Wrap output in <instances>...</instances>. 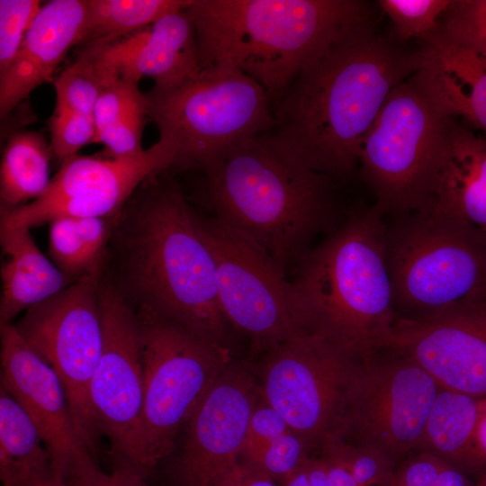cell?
<instances>
[{
  "label": "cell",
  "mask_w": 486,
  "mask_h": 486,
  "mask_svg": "<svg viewBox=\"0 0 486 486\" xmlns=\"http://www.w3.org/2000/svg\"><path fill=\"white\" fill-rule=\"evenodd\" d=\"M142 339V464L148 477L174 450L216 379L230 363L213 343L146 305L137 310Z\"/></svg>",
  "instance_id": "obj_9"
},
{
  "label": "cell",
  "mask_w": 486,
  "mask_h": 486,
  "mask_svg": "<svg viewBox=\"0 0 486 486\" xmlns=\"http://www.w3.org/2000/svg\"><path fill=\"white\" fill-rule=\"evenodd\" d=\"M474 486H486V473L478 477V480L475 482Z\"/></svg>",
  "instance_id": "obj_46"
},
{
  "label": "cell",
  "mask_w": 486,
  "mask_h": 486,
  "mask_svg": "<svg viewBox=\"0 0 486 486\" xmlns=\"http://www.w3.org/2000/svg\"><path fill=\"white\" fill-rule=\"evenodd\" d=\"M454 0H378L377 4L391 19L395 38L401 43L410 39L422 42L438 28L441 16Z\"/></svg>",
  "instance_id": "obj_30"
},
{
  "label": "cell",
  "mask_w": 486,
  "mask_h": 486,
  "mask_svg": "<svg viewBox=\"0 0 486 486\" xmlns=\"http://www.w3.org/2000/svg\"><path fill=\"white\" fill-rule=\"evenodd\" d=\"M437 31L486 56V0H454Z\"/></svg>",
  "instance_id": "obj_33"
},
{
  "label": "cell",
  "mask_w": 486,
  "mask_h": 486,
  "mask_svg": "<svg viewBox=\"0 0 486 486\" xmlns=\"http://www.w3.org/2000/svg\"><path fill=\"white\" fill-rule=\"evenodd\" d=\"M276 482L256 466L239 460L215 486H279Z\"/></svg>",
  "instance_id": "obj_40"
},
{
  "label": "cell",
  "mask_w": 486,
  "mask_h": 486,
  "mask_svg": "<svg viewBox=\"0 0 486 486\" xmlns=\"http://www.w3.org/2000/svg\"><path fill=\"white\" fill-rule=\"evenodd\" d=\"M436 486H474L467 474L457 467L447 464L438 475Z\"/></svg>",
  "instance_id": "obj_44"
},
{
  "label": "cell",
  "mask_w": 486,
  "mask_h": 486,
  "mask_svg": "<svg viewBox=\"0 0 486 486\" xmlns=\"http://www.w3.org/2000/svg\"><path fill=\"white\" fill-rule=\"evenodd\" d=\"M159 140L175 153L172 166L205 169L225 151L272 131L266 90L231 63L214 64L171 87L146 94Z\"/></svg>",
  "instance_id": "obj_8"
},
{
  "label": "cell",
  "mask_w": 486,
  "mask_h": 486,
  "mask_svg": "<svg viewBox=\"0 0 486 486\" xmlns=\"http://www.w3.org/2000/svg\"><path fill=\"white\" fill-rule=\"evenodd\" d=\"M382 346L409 356L440 389L486 398V314L481 308L424 320L396 319Z\"/></svg>",
  "instance_id": "obj_18"
},
{
  "label": "cell",
  "mask_w": 486,
  "mask_h": 486,
  "mask_svg": "<svg viewBox=\"0 0 486 486\" xmlns=\"http://www.w3.org/2000/svg\"><path fill=\"white\" fill-rule=\"evenodd\" d=\"M95 66L100 89L94 142L104 145L110 158L139 157L146 150L142 148V131L148 116L146 94L140 90L139 82Z\"/></svg>",
  "instance_id": "obj_25"
},
{
  "label": "cell",
  "mask_w": 486,
  "mask_h": 486,
  "mask_svg": "<svg viewBox=\"0 0 486 486\" xmlns=\"http://www.w3.org/2000/svg\"><path fill=\"white\" fill-rule=\"evenodd\" d=\"M69 486H148L146 477L130 469L115 467L112 473L102 472L96 464L66 481Z\"/></svg>",
  "instance_id": "obj_38"
},
{
  "label": "cell",
  "mask_w": 486,
  "mask_h": 486,
  "mask_svg": "<svg viewBox=\"0 0 486 486\" xmlns=\"http://www.w3.org/2000/svg\"><path fill=\"white\" fill-rule=\"evenodd\" d=\"M201 69L231 63L276 104L339 38L374 22L359 0H192Z\"/></svg>",
  "instance_id": "obj_2"
},
{
  "label": "cell",
  "mask_w": 486,
  "mask_h": 486,
  "mask_svg": "<svg viewBox=\"0 0 486 486\" xmlns=\"http://www.w3.org/2000/svg\"><path fill=\"white\" fill-rule=\"evenodd\" d=\"M402 44L376 33L374 22L339 38L276 104L273 132L315 171L348 176L391 92L420 69V50Z\"/></svg>",
  "instance_id": "obj_1"
},
{
  "label": "cell",
  "mask_w": 486,
  "mask_h": 486,
  "mask_svg": "<svg viewBox=\"0 0 486 486\" xmlns=\"http://www.w3.org/2000/svg\"><path fill=\"white\" fill-rule=\"evenodd\" d=\"M192 0H86L83 42L108 44L136 32L161 17L186 9Z\"/></svg>",
  "instance_id": "obj_29"
},
{
  "label": "cell",
  "mask_w": 486,
  "mask_h": 486,
  "mask_svg": "<svg viewBox=\"0 0 486 486\" xmlns=\"http://www.w3.org/2000/svg\"><path fill=\"white\" fill-rule=\"evenodd\" d=\"M122 242L127 280L140 305L228 347L230 325L218 300L214 259L180 191L153 190L135 210Z\"/></svg>",
  "instance_id": "obj_4"
},
{
  "label": "cell",
  "mask_w": 486,
  "mask_h": 486,
  "mask_svg": "<svg viewBox=\"0 0 486 486\" xmlns=\"http://www.w3.org/2000/svg\"><path fill=\"white\" fill-rule=\"evenodd\" d=\"M447 464L429 453H412L397 466L392 486H436Z\"/></svg>",
  "instance_id": "obj_37"
},
{
  "label": "cell",
  "mask_w": 486,
  "mask_h": 486,
  "mask_svg": "<svg viewBox=\"0 0 486 486\" xmlns=\"http://www.w3.org/2000/svg\"><path fill=\"white\" fill-rule=\"evenodd\" d=\"M0 326L64 290L72 282L37 247L31 229L0 225Z\"/></svg>",
  "instance_id": "obj_23"
},
{
  "label": "cell",
  "mask_w": 486,
  "mask_h": 486,
  "mask_svg": "<svg viewBox=\"0 0 486 486\" xmlns=\"http://www.w3.org/2000/svg\"><path fill=\"white\" fill-rule=\"evenodd\" d=\"M0 384L36 426L54 475L67 481L96 464L75 428L63 385L53 369L23 340L14 324L0 326Z\"/></svg>",
  "instance_id": "obj_17"
},
{
  "label": "cell",
  "mask_w": 486,
  "mask_h": 486,
  "mask_svg": "<svg viewBox=\"0 0 486 486\" xmlns=\"http://www.w3.org/2000/svg\"><path fill=\"white\" fill-rule=\"evenodd\" d=\"M86 0L42 4L11 67L0 75V114L7 115L52 75L71 47L86 36Z\"/></svg>",
  "instance_id": "obj_20"
},
{
  "label": "cell",
  "mask_w": 486,
  "mask_h": 486,
  "mask_svg": "<svg viewBox=\"0 0 486 486\" xmlns=\"http://www.w3.org/2000/svg\"><path fill=\"white\" fill-rule=\"evenodd\" d=\"M50 151V146L39 132L18 131L9 137L0 169L2 208L23 205L46 192L51 182Z\"/></svg>",
  "instance_id": "obj_28"
},
{
  "label": "cell",
  "mask_w": 486,
  "mask_h": 486,
  "mask_svg": "<svg viewBox=\"0 0 486 486\" xmlns=\"http://www.w3.org/2000/svg\"><path fill=\"white\" fill-rule=\"evenodd\" d=\"M481 309H482V311L486 314V302H484V304L482 306Z\"/></svg>",
  "instance_id": "obj_47"
},
{
  "label": "cell",
  "mask_w": 486,
  "mask_h": 486,
  "mask_svg": "<svg viewBox=\"0 0 486 486\" xmlns=\"http://www.w3.org/2000/svg\"><path fill=\"white\" fill-rule=\"evenodd\" d=\"M279 486H329L320 458L307 457L293 472L282 479Z\"/></svg>",
  "instance_id": "obj_41"
},
{
  "label": "cell",
  "mask_w": 486,
  "mask_h": 486,
  "mask_svg": "<svg viewBox=\"0 0 486 486\" xmlns=\"http://www.w3.org/2000/svg\"><path fill=\"white\" fill-rule=\"evenodd\" d=\"M196 222L214 259L222 313L255 352L312 333L292 282L261 247L216 217Z\"/></svg>",
  "instance_id": "obj_11"
},
{
  "label": "cell",
  "mask_w": 486,
  "mask_h": 486,
  "mask_svg": "<svg viewBox=\"0 0 486 486\" xmlns=\"http://www.w3.org/2000/svg\"><path fill=\"white\" fill-rule=\"evenodd\" d=\"M103 348L89 387L99 434L110 444L117 468L143 469L140 424L143 407L141 329L137 312L112 285L100 284Z\"/></svg>",
  "instance_id": "obj_14"
},
{
  "label": "cell",
  "mask_w": 486,
  "mask_h": 486,
  "mask_svg": "<svg viewBox=\"0 0 486 486\" xmlns=\"http://www.w3.org/2000/svg\"><path fill=\"white\" fill-rule=\"evenodd\" d=\"M52 474L50 458L36 426L0 384V478L3 486H26Z\"/></svg>",
  "instance_id": "obj_26"
},
{
  "label": "cell",
  "mask_w": 486,
  "mask_h": 486,
  "mask_svg": "<svg viewBox=\"0 0 486 486\" xmlns=\"http://www.w3.org/2000/svg\"><path fill=\"white\" fill-rule=\"evenodd\" d=\"M309 449L304 440L290 430L244 461L256 466L278 482L303 464L309 457Z\"/></svg>",
  "instance_id": "obj_35"
},
{
  "label": "cell",
  "mask_w": 486,
  "mask_h": 486,
  "mask_svg": "<svg viewBox=\"0 0 486 486\" xmlns=\"http://www.w3.org/2000/svg\"><path fill=\"white\" fill-rule=\"evenodd\" d=\"M86 46L99 68L136 82L150 77L158 88L178 85L201 70L195 26L187 8L113 42Z\"/></svg>",
  "instance_id": "obj_19"
},
{
  "label": "cell",
  "mask_w": 486,
  "mask_h": 486,
  "mask_svg": "<svg viewBox=\"0 0 486 486\" xmlns=\"http://www.w3.org/2000/svg\"><path fill=\"white\" fill-rule=\"evenodd\" d=\"M290 430L284 418L260 396L251 415L241 459H249L271 441Z\"/></svg>",
  "instance_id": "obj_36"
},
{
  "label": "cell",
  "mask_w": 486,
  "mask_h": 486,
  "mask_svg": "<svg viewBox=\"0 0 486 486\" xmlns=\"http://www.w3.org/2000/svg\"><path fill=\"white\" fill-rule=\"evenodd\" d=\"M477 417L478 399L440 389L417 452L434 454L467 475H478L472 458Z\"/></svg>",
  "instance_id": "obj_27"
},
{
  "label": "cell",
  "mask_w": 486,
  "mask_h": 486,
  "mask_svg": "<svg viewBox=\"0 0 486 486\" xmlns=\"http://www.w3.org/2000/svg\"><path fill=\"white\" fill-rule=\"evenodd\" d=\"M440 388L417 363L382 346L363 355L330 435L380 451L397 466L416 453Z\"/></svg>",
  "instance_id": "obj_10"
},
{
  "label": "cell",
  "mask_w": 486,
  "mask_h": 486,
  "mask_svg": "<svg viewBox=\"0 0 486 486\" xmlns=\"http://www.w3.org/2000/svg\"><path fill=\"white\" fill-rule=\"evenodd\" d=\"M472 458L478 477L486 473V398L478 399V417L472 437Z\"/></svg>",
  "instance_id": "obj_42"
},
{
  "label": "cell",
  "mask_w": 486,
  "mask_h": 486,
  "mask_svg": "<svg viewBox=\"0 0 486 486\" xmlns=\"http://www.w3.org/2000/svg\"><path fill=\"white\" fill-rule=\"evenodd\" d=\"M56 104L49 122L51 151L66 160L94 142V110L100 77L92 51L85 47L76 60L54 80Z\"/></svg>",
  "instance_id": "obj_24"
},
{
  "label": "cell",
  "mask_w": 486,
  "mask_h": 486,
  "mask_svg": "<svg viewBox=\"0 0 486 486\" xmlns=\"http://www.w3.org/2000/svg\"><path fill=\"white\" fill-rule=\"evenodd\" d=\"M418 71L434 99L486 137V56L436 31L423 41Z\"/></svg>",
  "instance_id": "obj_21"
},
{
  "label": "cell",
  "mask_w": 486,
  "mask_h": 486,
  "mask_svg": "<svg viewBox=\"0 0 486 486\" xmlns=\"http://www.w3.org/2000/svg\"><path fill=\"white\" fill-rule=\"evenodd\" d=\"M93 262L100 266V262L107 240L108 229L104 218H75Z\"/></svg>",
  "instance_id": "obj_39"
},
{
  "label": "cell",
  "mask_w": 486,
  "mask_h": 486,
  "mask_svg": "<svg viewBox=\"0 0 486 486\" xmlns=\"http://www.w3.org/2000/svg\"><path fill=\"white\" fill-rule=\"evenodd\" d=\"M384 216L359 211L299 261L292 281L312 333L363 355L381 346L396 316Z\"/></svg>",
  "instance_id": "obj_5"
},
{
  "label": "cell",
  "mask_w": 486,
  "mask_h": 486,
  "mask_svg": "<svg viewBox=\"0 0 486 486\" xmlns=\"http://www.w3.org/2000/svg\"><path fill=\"white\" fill-rule=\"evenodd\" d=\"M40 7L39 0H0V75L14 61Z\"/></svg>",
  "instance_id": "obj_34"
},
{
  "label": "cell",
  "mask_w": 486,
  "mask_h": 486,
  "mask_svg": "<svg viewBox=\"0 0 486 486\" xmlns=\"http://www.w3.org/2000/svg\"><path fill=\"white\" fill-rule=\"evenodd\" d=\"M49 256L56 266L72 281L86 274H99L75 218L63 217L50 222Z\"/></svg>",
  "instance_id": "obj_32"
},
{
  "label": "cell",
  "mask_w": 486,
  "mask_h": 486,
  "mask_svg": "<svg viewBox=\"0 0 486 486\" xmlns=\"http://www.w3.org/2000/svg\"><path fill=\"white\" fill-rule=\"evenodd\" d=\"M99 274L83 275L27 310L14 324L23 340L56 373L76 431L95 459L99 432L89 387L103 348Z\"/></svg>",
  "instance_id": "obj_12"
},
{
  "label": "cell",
  "mask_w": 486,
  "mask_h": 486,
  "mask_svg": "<svg viewBox=\"0 0 486 486\" xmlns=\"http://www.w3.org/2000/svg\"><path fill=\"white\" fill-rule=\"evenodd\" d=\"M42 486H69L64 480L57 478L54 474L42 480Z\"/></svg>",
  "instance_id": "obj_45"
},
{
  "label": "cell",
  "mask_w": 486,
  "mask_h": 486,
  "mask_svg": "<svg viewBox=\"0 0 486 486\" xmlns=\"http://www.w3.org/2000/svg\"><path fill=\"white\" fill-rule=\"evenodd\" d=\"M321 452L338 460L362 486H392L397 465L375 449L344 442L329 435Z\"/></svg>",
  "instance_id": "obj_31"
},
{
  "label": "cell",
  "mask_w": 486,
  "mask_h": 486,
  "mask_svg": "<svg viewBox=\"0 0 486 486\" xmlns=\"http://www.w3.org/2000/svg\"><path fill=\"white\" fill-rule=\"evenodd\" d=\"M454 119L418 72L391 92L358 156L361 178L384 218H400L433 204Z\"/></svg>",
  "instance_id": "obj_7"
},
{
  "label": "cell",
  "mask_w": 486,
  "mask_h": 486,
  "mask_svg": "<svg viewBox=\"0 0 486 486\" xmlns=\"http://www.w3.org/2000/svg\"><path fill=\"white\" fill-rule=\"evenodd\" d=\"M361 355L310 333L265 352L261 398L309 448L321 447L338 423Z\"/></svg>",
  "instance_id": "obj_13"
},
{
  "label": "cell",
  "mask_w": 486,
  "mask_h": 486,
  "mask_svg": "<svg viewBox=\"0 0 486 486\" xmlns=\"http://www.w3.org/2000/svg\"><path fill=\"white\" fill-rule=\"evenodd\" d=\"M215 217L261 247L285 272L329 219L330 177L272 131L233 146L205 169Z\"/></svg>",
  "instance_id": "obj_3"
},
{
  "label": "cell",
  "mask_w": 486,
  "mask_h": 486,
  "mask_svg": "<svg viewBox=\"0 0 486 486\" xmlns=\"http://www.w3.org/2000/svg\"><path fill=\"white\" fill-rule=\"evenodd\" d=\"M321 459L329 486H362L334 457L322 453Z\"/></svg>",
  "instance_id": "obj_43"
},
{
  "label": "cell",
  "mask_w": 486,
  "mask_h": 486,
  "mask_svg": "<svg viewBox=\"0 0 486 486\" xmlns=\"http://www.w3.org/2000/svg\"><path fill=\"white\" fill-rule=\"evenodd\" d=\"M259 397L252 375L230 363L185 427L181 450L167 470L169 484L215 486L241 459Z\"/></svg>",
  "instance_id": "obj_16"
},
{
  "label": "cell",
  "mask_w": 486,
  "mask_h": 486,
  "mask_svg": "<svg viewBox=\"0 0 486 486\" xmlns=\"http://www.w3.org/2000/svg\"><path fill=\"white\" fill-rule=\"evenodd\" d=\"M173 149L158 140L131 158L73 156L64 160L46 192L15 208H1L0 225L29 229L63 218H104L115 213L148 176L170 166Z\"/></svg>",
  "instance_id": "obj_15"
},
{
  "label": "cell",
  "mask_w": 486,
  "mask_h": 486,
  "mask_svg": "<svg viewBox=\"0 0 486 486\" xmlns=\"http://www.w3.org/2000/svg\"><path fill=\"white\" fill-rule=\"evenodd\" d=\"M396 319L429 320L486 302V237L432 207L386 225Z\"/></svg>",
  "instance_id": "obj_6"
},
{
  "label": "cell",
  "mask_w": 486,
  "mask_h": 486,
  "mask_svg": "<svg viewBox=\"0 0 486 486\" xmlns=\"http://www.w3.org/2000/svg\"><path fill=\"white\" fill-rule=\"evenodd\" d=\"M486 237V137L452 121L433 204Z\"/></svg>",
  "instance_id": "obj_22"
}]
</instances>
